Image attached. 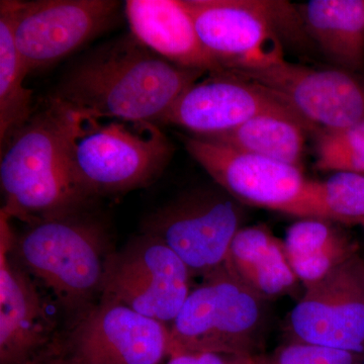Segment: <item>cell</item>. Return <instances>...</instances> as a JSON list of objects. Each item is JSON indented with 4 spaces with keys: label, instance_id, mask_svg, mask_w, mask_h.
Here are the masks:
<instances>
[{
    "label": "cell",
    "instance_id": "cell-5",
    "mask_svg": "<svg viewBox=\"0 0 364 364\" xmlns=\"http://www.w3.org/2000/svg\"><path fill=\"white\" fill-rule=\"evenodd\" d=\"M267 301L225 263L191 291L169 333L168 358L181 354L258 355Z\"/></svg>",
    "mask_w": 364,
    "mask_h": 364
},
{
    "label": "cell",
    "instance_id": "cell-21",
    "mask_svg": "<svg viewBox=\"0 0 364 364\" xmlns=\"http://www.w3.org/2000/svg\"><path fill=\"white\" fill-rule=\"evenodd\" d=\"M28 72L16 49L13 0L0 2V149L33 116V91L25 86Z\"/></svg>",
    "mask_w": 364,
    "mask_h": 364
},
{
    "label": "cell",
    "instance_id": "cell-11",
    "mask_svg": "<svg viewBox=\"0 0 364 364\" xmlns=\"http://www.w3.org/2000/svg\"><path fill=\"white\" fill-rule=\"evenodd\" d=\"M14 35L28 74L54 65L105 32L116 0H13Z\"/></svg>",
    "mask_w": 364,
    "mask_h": 364
},
{
    "label": "cell",
    "instance_id": "cell-4",
    "mask_svg": "<svg viewBox=\"0 0 364 364\" xmlns=\"http://www.w3.org/2000/svg\"><path fill=\"white\" fill-rule=\"evenodd\" d=\"M172 155L169 139L150 122L79 117L70 145L72 172L87 198L149 186Z\"/></svg>",
    "mask_w": 364,
    "mask_h": 364
},
{
    "label": "cell",
    "instance_id": "cell-24",
    "mask_svg": "<svg viewBox=\"0 0 364 364\" xmlns=\"http://www.w3.org/2000/svg\"><path fill=\"white\" fill-rule=\"evenodd\" d=\"M360 360L359 354L293 341L272 353L259 354L257 364H358Z\"/></svg>",
    "mask_w": 364,
    "mask_h": 364
},
{
    "label": "cell",
    "instance_id": "cell-9",
    "mask_svg": "<svg viewBox=\"0 0 364 364\" xmlns=\"http://www.w3.org/2000/svg\"><path fill=\"white\" fill-rule=\"evenodd\" d=\"M274 95L312 132L343 130L364 121V81L341 68L315 69L287 60L246 71H228Z\"/></svg>",
    "mask_w": 364,
    "mask_h": 364
},
{
    "label": "cell",
    "instance_id": "cell-19",
    "mask_svg": "<svg viewBox=\"0 0 364 364\" xmlns=\"http://www.w3.org/2000/svg\"><path fill=\"white\" fill-rule=\"evenodd\" d=\"M308 131L312 132L294 112L280 109L254 117L227 133L198 138L301 168Z\"/></svg>",
    "mask_w": 364,
    "mask_h": 364
},
{
    "label": "cell",
    "instance_id": "cell-3",
    "mask_svg": "<svg viewBox=\"0 0 364 364\" xmlns=\"http://www.w3.org/2000/svg\"><path fill=\"white\" fill-rule=\"evenodd\" d=\"M14 259L69 310L90 308L102 296L112 254L102 225L80 210L31 223L14 236Z\"/></svg>",
    "mask_w": 364,
    "mask_h": 364
},
{
    "label": "cell",
    "instance_id": "cell-27",
    "mask_svg": "<svg viewBox=\"0 0 364 364\" xmlns=\"http://www.w3.org/2000/svg\"><path fill=\"white\" fill-rule=\"evenodd\" d=\"M358 364H364V363H359Z\"/></svg>",
    "mask_w": 364,
    "mask_h": 364
},
{
    "label": "cell",
    "instance_id": "cell-14",
    "mask_svg": "<svg viewBox=\"0 0 364 364\" xmlns=\"http://www.w3.org/2000/svg\"><path fill=\"white\" fill-rule=\"evenodd\" d=\"M11 218L0 214V364H38L59 344L49 306L37 282L11 258Z\"/></svg>",
    "mask_w": 364,
    "mask_h": 364
},
{
    "label": "cell",
    "instance_id": "cell-12",
    "mask_svg": "<svg viewBox=\"0 0 364 364\" xmlns=\"http://www.w3.org/2000/svg\"><path fill=\"white\" fill-rule=\"evenodd\" d=\"M181 139L215 183L242 205L299 217L311 181L299 167L195 136Z\"/></svg>",
    "mask_w": 364,
    "mask_h": 364
},
{
    "label": "cell",
    "instance_id": "cell-25",
    "mask_svg": "<svg viewBox=\"0 0 364 364\" xmlns=\"http://www.w3.org/2000/svg\"><path fill=\"white\" fill-rule=\"evenodd\" d=\"M258 355L226 353L181 354L168 358L166 364H257Z\"/></svg>",
    "mask_w": 364,
    "mask_h": 364
},
{
    "label": "cell",
    "instance_id": "cell-16",
    "mask_svg": "<svg viewBox=\"0 0 364 364\" xmlns=\"http://www.w3.org/2000/svg\"><path fill=\"white\" fill-rule=\"evenodd\" d=\"M124 14L131 35L170 63L205 74L224 71L203 45L186 0H128Z\"/></svg>",
    "mask_w": 364,
    "mask_h": 364
},
{
    "label": "cell",
    "instance_id": "cell-2",
    "mask_svg": "<svg viewBox=\"0 0 364 364\" xmlns=\"http://www.w3.org/2000/svg\"><path fill=\"white\" fill-rule=\"evenodd\" d=\"M79 117L50 98L1 150L0 182L11 219L31 223L80 210L88 200L72 172Z\"/></svg>",
    "mask_w": 364,
    "mask_h": 364
},
{
    "label": "cell",
    "instance_id": "cell-1",
    "mask_svg": "<svg viewBox=\"0 0 364 364\" xmlns=\"http://www.w3.org/2000/svg\"><path fill=\"white\" fill-rule=\"evenodd\" d=\"M203 75L170 63L130 33L76 62L51 98L83 119L158 124Z\"/></svg>",
    "mask_w": 364,
    "mask_h": 364
},
{
    "label": "cell",
    "instance_id": "cell-18",
    "mask_svg": "<svg viewBox=\"0 0 364 364\" xmlns=\"http://www.w3.org/2000/svg\"><path fill=\"white\" fill-rule=\"evenodd\" d=\"M226 264L267 301L291 293L299 282L284 241L262 225L242 228L232 242Z\"/></svg>",
    "mask_w": 364,
    "mask_h": 364
},
{
    "label": "cell",
    "instance_id": "cell-17",
    "mask_svg": "<svg viewBox=\"0 0 364 364\" xmlns=\"http://www.w3.org/2000/svg\"><path fill=\"white\" fill-rule=\"evenodd\" d=\"M296 9L306 36L338 68H363L364 0H310Z\"/></svg>",
    "mask_w": 364,
    "mask_h": 364
},
{
    "label": "cell",
    "instance_id": "cell-8",
    "mask_svg": "<svg viewBox=\"0 0 364 364\" xmlns=\"http://www.w3.org/2000/svg\"><path fill=\"white\" fill-rule=\"evenodd\" d=\"M191 277L183 261L164 242L143 232L112 254L102 298L172 324L191 294Z\"/></svg>",
    "mask_w": 364,
    "mask_h": 364
},
{
    "label": "cell",
    "instance_id": "cell-26",
    "mask_svg": "<svg viewBox=\"0 0 364 364\" xmlns=\"http://www.w3.org/2000/svg\"><path fill=\"white\" fill-rule=\"evenodd\" d=\"M38 364H69L65 363V361L62 360L58 358H55V356H52V358L45 359V360L41 361V363Z\"/></svg>",
    "mask_w": 364,
    "mask_h": 364
},
{
    "label": "cell",
    "instance_id": "cell-22",
    "mask_svg": "<svg viewBox=\"0 0 364 364\" xmlns=\"http://www.w3.org/2000/svg\"><path fill=\"white\" fill-rule=\"evenodd\" d=\"M299 218L364 226V174L335 172L311 181Z\"/></svg>",
    "mask_w": 364,
    "mask_h": 364
},
{
    "label": "cell",
    "instance_id": "cell-13",
    "mask_svg": "<svg viewBox=\"0 0 364 364\" xmlns=\"http://www.w3.org/2000/svg\"><path fill=\"white\" fill-rule=\"evenodd\" d=\"M293 341L364 353V261L352 256L305 294L291 310Z\"/></svg>",
    "mask_w": 364,
    "mask_h": 364
},
{
    "label": "cell",
    "instance_id": "cell-7",
    "mask_svg": "<svg viewBox=\"0 0 364 364\" xmlns=\"http://www.w3.org/2000/svg\"><path fill=\"white\" fill-rule=\"evenodd\" d=\"M242 205L218 186L191 189L148 215L143 232L164 242L191 277L203 279L226 263L232 242L244 227Z\"/></svg>",
    "mask_w": 364,
    "mask_h": 364
},
{
    "label": "cell",
    "instance_id": "cell-15",
    "mask_svg": "<svg viewBox=\"0 0 364 364\" xmlns=\"http://www.w3.org/2000/svg\"><path fill=\"white\" fill-rule=\"evenodd\" d=\"M280 109L291 111L261 86L223 71L208 74L189 86L157 124H171L203 138L227 133L254 117Z\"/></svg>",
    "mask_w": 364,
    "mask_h": 364
},
{
    "label": "cell",
    "instance_id": "cell-10",
    "mask_svg": "<svg viewBox=\"0 0 364 364\" xmlns=\"http://www.w3.org/2000/svg\"><path fill=\"white\" fill-rule=\"evenodd\" d=\"M170 328L119 301L100 298L81 313L55 358L69 364H160Z\"/></svg>",
    "mask_w": 364,
    "mask_h": 364
},
{
    "label": "cell",
    "instance_id": "cell-6",
    "mask_svg": "<svg viewBox=\"0 0 364 364\" xmlns=\"http://www.w3.org/2000/svg\"><path fill=\"white\" fill-rule=\"evenodd\" d=\"M207 51L224 71L284 61V31H305L296 6L264 0H186Z\"/></svg>",
    "mask_w": 364,
    "mask_h": 364
},
{
    "label": "cell",
    "instance_id": "cell-23",
    "mask_svg": "<svg viewBox=\"0 0 364 364\" xmlns=\"http://www.w3.org/2000/svg\"><path fill=\"white\" fill-rule=\"evenodd\" d=\"M316 167L322 171L364 174V121L332 132H318Z\"/></svg>",
    "mask_w": 364,
    "mask_h": 364
},
{
    "label": "cell",
    "instance_id": "cell-20",
    "mask_svg": "<svg viewBox=\"0 0 364 364\" xmlns=\"http://www.w3.org/2000/svg\"><path fill=\"white\" fill-rule=\"evenodd\" d=\"M289 264L305 289L355 255L356 248L334 223L301 219L287 229L284 241Z\"/></svg>",
    "mask_w": 364,
    "mask_h": 364
}]
</instances>
